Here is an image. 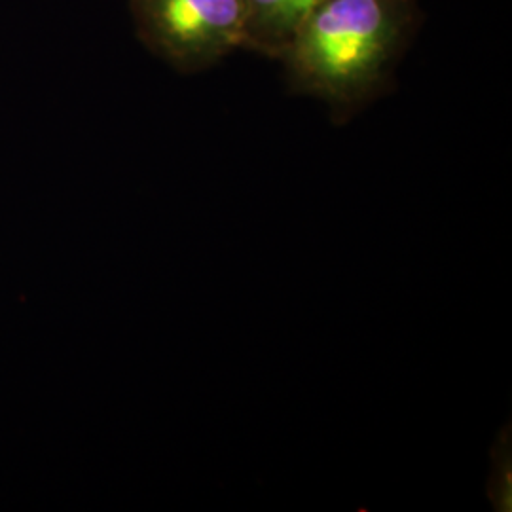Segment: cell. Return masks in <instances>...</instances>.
<instances>
[{"label": "cell", "mask_w": 512, "mask_h": 512, "mask_svg": "<svg viewBox=\"0 0 512 512\" xmlns=\"http://www.w3.org/2000/svg\"><path fill=\"white\" fill-rule=\"evenodd\" d=\"M418 23V0H325L277 61L291 92L323 101L344 124L389 92Z\"/></svg>", "instance_id": "obj_1"}, {"label": "cell", "mask_w": 512, "mask_h": 512, "mask_svg": "<svg viewBox=\"0 0 512 512\" xmlns=\"http://www.w3.org/2000/svg\"><path fill=\"white\" fill-rule=\"evenodd\" d=\"M325 0H247L243 50L279 59L300 23Z\"/></svg>", "instance_id": "obj_3"}, {"label": "cell", "mask_w": 512, "mask_h": 512, "mask_svg": "<svg viewBox=\"0 0 512 512\" xmlns=\"http://www.w3.org/2000/svg\"><path fill=\"white\" fill-rule=\"evenodd\" d=\"M137 38L177 73L198 74L243 50L247 0H129Z\"/></svg>", "instance_id": "obj_2"}]
</instances>
